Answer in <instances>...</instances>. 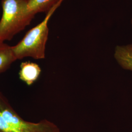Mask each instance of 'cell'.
I'll list each match as a JSON object with an SVG mask.
<instances>
[{
    "label": "cell",
    "mask_w": 132,
    "mask_h": 132,
    "mask_svg": "<svg viewBox=\"0 0 132 132\" xmlns=\"http://www.w3.org/2000/svg\"><path fill=\"white\" fill-rule=\"evenodd\" d=\"M60 0H28L29 13L33 16L39 13H46Z\"/></svg>",
    "instance_id": "obj_6"
},
{
    "label": "cell",
    "mask_w": 132,
    "mask_h": 132,
    "mask_svg": "<svg viewBox=\"0 0 132 132\" xmlns=\"http://www.w3.org/2000/svg\"><path fill=\"white\" fill-rule=\"evenodd\" d=\"M131 26H132V19H131Z\"/></svg>",
    "instance_id": "obj_8"
},
{
    "label": "cell",
    "mask_w": 132,
    "mask_h": 132,
    "mask_svg": "<svg viewBox=\"0 0 132 132\" xmlns=\"http://www.w3.org/2000/svg\"><path fill=\"white\" fill-rule=\"evenodd\" d=\"M0 132H60V130L55 123L46 119L38 122L25 120L0 90Z\"/></svg>",
    "instance_id": "obj_3"
},
{
    "label": "cell",
    "mask_w": 132,
    "mask_h": 132,
    "mask_svg": "<svg viewBox=\"0 0 132 132\" xmlns=\"http://www.w3.org/2000/svg\"><path fill=\"white\" fill-rule=\"evenodd\" d=\"M64 1L60 0L54 5L46 13L45 18L40 23L30 29L17 44L11 46L16 60L26 57H31L37 60L45 58L46 46L49 33L48 22Z\"/></svg>",
    "instance_id": "obj_1"
},
{
    "label": "cell",
    "mask_w": 132,
    "mask_h": 132,
    "mask_svg": "<svg viewBox=\"0 0 132 132\" xmlns=\"http://www.w3.org/2000/svg\"><path fill=\"white\" fill-rule=\"evenodd\" d=\"M113 55L116 61L122 68L132 71V44L117 46Z\"/></svg>",
    "instance_id": "obj_5"
},
{
    "label": "cell",
    "mask_w": 132,
    "mask_h": 132,
    "mask_svg": "<svg viewBox=\"0 0 132 132\" xmlns=\"http://www.w3.org/2000/svg\"><path fill=\"white\" fill-rule=\"evenodd\" d=\"M41 69L37 64L32 62H22L20 65L19 78L28 86L32 85L37 80Z\"/></svg>",
    "instance_id": "obj_4"
},
{
    "label": "cell",
    "mask_w": 132,
    "mask_h": 132,
    "mask_svg": "<svg viewBox=\"0 0 132 132\" xmlns=\"http://www.w3.org/2000/svg\"><path fill=\"white\" fill-rule=\"evenodd\" d=\"M16 60L11 46L0 43V74L8 70Z\"/></svg>",
    "instance_id": "obj_7"
},
{
    "label": "cell",
    "mask_w": 132,
    "mask_h": 132,
    "mask_svg": "<svg viewBox=\"0 0 132 132\" xmlns=\"http://www.w3.org/2000/svg\"><path fill=\"white\" fill-rule=\"evenodd\" d=\"M0 43L11 40L28 26L34 16L29 13L28 0H2Z\"/></svg>",
    "instance_id": "obj_2"
}]
</instances>
